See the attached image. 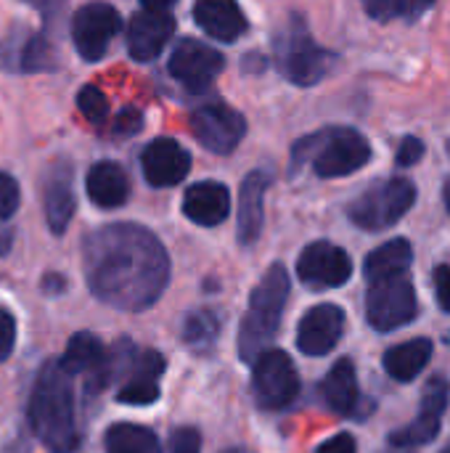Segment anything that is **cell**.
Returning a JSON list of instances; mask_svg holds the SVG:
<instances>
[{"label":"cell","instance_id":"6da1fadb","mask_svg":"<svg viewBox=\"0 0 450 453\" xmlns=\"http://www.w3.org/2000/svg\"><path fill=\"white\" fill-rule=\"evenodd\" d=\"M82 271L95 300L125 313H141L167 289L170 257L149 228L111 223L85 236Z\"/></svg>","mask_w":450,"mask_h":453},{"label":"cell","instance_id":"7a4b0ae2","mask_svg":"<svg viewBox=\"0 0 450 453\" xmlns=\"http://www.w3.org/2000/svg\"><path fill=\"white\" fill-rule=\"evenodd\" d=\"M29 427L50 453H72L77 449L74 419V377L56 361H48L29 395Z\"/></svg>","mask_w":450,"mask_h":453},{"label":"cell","instance_id":"3957f363","mask_svg":"<svg viewBox=\"0 0 450 453\" xmlns=\"http://www.w3.org/2000/svg\"><path fill=\"white\" fill-rule=\"evenodd\" d=\"M289 300V273L281 263H273L260 284L249 295V308L241 319L239 332V356L244 361H255L265 353L281 326L284 305Z\"/></svg>","mask_w":450,"mask_h":453},{"label":"cell","instance_id":"277c9868","mask_svg":"<svg viewBox=\"0 0 450 453\" xmlns=\"http://www.w3.org/2000/svg\"><path fill=\"white\" fill-rule=\"evenodd\" d=\"M369 159H371V146L358 130L324 127L294 143L292 173L310 162L318 178H342L358 173Z\"/></svg>","mask_w":450,"mask_h":453},{"label":"cell","instance_id":"5b68a950","mask_svg":"<svg viewBox=\"0 0 450 453\" xmlns=\"http://www.w3.org/2000/svg\"><path fill=\"white\" fill-rule=\"evenodd\" d=\"M273 58L278 72L300 88H310L321 82L334 64V56L313 40L302 16H292L276 32Z\"/></svg>","mask_w":450,"mask_h":453},{"label":"cell","instance_id":"8992f818","mask_svg":"<svg viewBox=\"0 0 450 453\" xmlns=\"http://www.w3.org/2000/svg\"><path fill=\"white\" fill-rule=\"evenodd\" d=\"M164 356L156 350H135L122 340L109 348V382H119L117 401L130 406H151L159 401V380L164 374Z\"/></svg>","mask_w":450,"mask_h":453},{"label":"cell","instance_id":"52a82bcc","mask_svg":"<svg viewBox=\"0 0 450 453\" xmlns=\"http://www.w3.org/2000/svg\"><path fill=\"white\" fill-rule=\"evenodd\" d=\"M416 202V186L406 178H390L363 191L347 210L350 220L363 231H385L395 226Z\"/></svg>","mask_w":450,"mask_h":453},{"label":"cell","instance_id":"ba28073f","mask_svg":"<svg viewBox=\"0 0 450 453\" xmlns=\"http://www.w3.org/2000/svg\"><path fill=\"white\" fill-rule=\"evenodd\" d=\"M252 393L257 406L265 411H281L294 403V398L300 395V374L284 350L268 348L255 358Z\"/></svg>","mask_w":450,"mask_h":453},{"label":"cell","instance_id":"9c48e42d","mask_svg":"<svg viewBox=\"0 0 450 453\" xmlns=\"http://www.w3.org/2000/svg\"><path fill=\"white\" fill-rule=\"evenodd\" d=\"M419 313L416 292L411 281L403 276L371 281V289L366 295V319L377 332H393L414 321Z\"/></svg>","mask_w":450,"mask_h":453},{"label":"cell","instance_id":"30bf717a","mask_svg":"<svg viewBox=\"0 0 450 453\" xmlns=\"http://www.w3.org/2000/svg\"><path fill=\"white\" fill-rule=\"evenodd\" d=\"M119 29H122L119 11L101 0L77 8V13L72 16V42H74L77 53L90 64H95L106 56V50Z\"/></svg>","mask_w":450,"mask_h":453},{"label":"cell","instance_id":"8fae6325","mask_svg":"<svg viewBox=\"0 0 450 453\" xmlns=\"http://www.w3.org/2000/svg\"><path fill=\"white\" fill-rule=\"evenodd\" d=\"M225 66V58L220 50H215L212 45L194 40V37H183L175 42L172 53H170V74L188 90L194 93H204L212 88V82L220 77Z\"/></svg>","mask_w":450,"mask_h":453},{"label":"cell","instance_id":"7c38bea8","mask_svg":"<svg viewBox=\"0 0 450 453\" xmlns=\"http://www.w3.org/2000/svg\"><path fill=\"white\" fill-rule=\"evenodd\" d=\"M191 133L207 151L231 154L247 135V119L225 104H207L191 114Z\"/></svg>","mask_w":450,"mask_h":453},{"label":"cell","instance_id":"4fadbf2b","mask_svg":"<svg viewBox=\"0 0 450 453\" xmlns=\"http://www.w3.org/2000/svg\"><path fill=\"white\" fill-rule=\"evenodd\" d=\"M297 276L310 289H337L353 276L350 255L332 242H313L297 260Z\"/></svg>","mask_w":450,"mask_h":453},{"label":"cell","instance_id":"5bb4252c","mask_svg":"<svg viewBox=\"0 0 450 453\" xmlns=\"http://www.w3.org/2000/svg\"><path fill=\"white\" fill-rule=\"evenodd\" d=\"M58 364L72 377H82L93 393H101L109 385V353L103 342L90 332H77L66 342V350L58 358Z\"/></svg>","mask_w":450,"mask_h":453},{"label":"cell","instance_id":"9a60e30c","mask_svg":"<svg viewBox=\"0 0 450 453\" xmlns=\"http://www.w3.org/2000/svg\"><path fill=\"white\" fill-rule=\"evenodd\" d=\"M345 332V311L332 303L310 308L297 329V348L305 356H326L337 348Z\"/></svg>","mask_w":450,"mask_h":453},{"label":"cell","instance_id":"2e32d148","mask_svg":"<svg viewBox=\"0 0 450 453\" xmlns=\"http://www.w3.org/2000/svg\"><path fill=\"white\" fill-rule=\"evenodd\" d=\"M143 178L154 188L178 186L191 170V154L172 138H154L141 154Z\"/></svg>","mask_w":450,"mask_h":453},{"label":"cell","instance_id":"e0dca14e","mask_svg":"<svg viewBox=\"0 0 450 453\" xmlns=\"http://www.w3.org/2000/svg\"><path fill=\"white\" fill-rule=\"evenodd\" d=\"M175 32V19L170 16V11H138L133 19H130V27H127V53L146 64V61H154L164 45L170 42Z\"/></svg>","mask_w":450,"mask_h":453},{"label":"cell","instance_id":"ac0fdd59","mask_svg":"<svg viewBox=\"0 0 450 453\" xmlns=\"http://www.w3.org/2000/svg\"><path fill=\"white\" fill-rule=\"evenodd\" d=\"M74 186H72V167L69 162H56L42 183V212H45V223L48 228L61 236L72 218H74Z\"/></svg>","mask_w":450,"mask_h":453},{"label":"cell","instance_id":"d6986e66","mask_svg":"<svg viewBox=\"0 0 450 453\" xmlns=\"http://www.w3.org/2000/svg\"><path fill=\"white\" fill-rule=\"evenodd\" d=\"M271 188L268 170H252L239 188V215H236V234L244 247L255 244L263 234L265 220V194Z\"/></svg>","mask_w":450,"mask_h":453},{"label":"cell","instance_id":"ffe728a7","mask_svg":"<svg viewBox=\"0 0 450 453\" xmlns=\"http://www.w3.org/2000/svg\"><path fill=\"white\" fill-rule=\"evenodd\" d=\"M183 215L204 228L225 223L231 215V191L217 180H199L183 194Z\"/></svg>","mask_w":450,"mask_h":453},{"label":"cell","instance_id":"44dd1931","mask_svg":"<svg viewBox=\"0 0 450 453\" xmlns=\"http://www.w3.org/2000/svg\"><path fill=\"white\" fill-rule=\"evenodd\" d=\"M56 48L45 35L27 32L16 40L0 42V69H16V72H50L56 69Z\"/></svg>","mask_w":450,"mask_h":453},{"label":"cell","instance_id":"7402d4cb","mask_svg":"<svg viewBox=\"0 0 450 453\" xmlns=\"http://www.w3.org/2000/svg\"><path fill=\"white\" fill-rule=\"evenodd\" d=\"M194 19L204 35L220 42H233L247 32V16L236 0H196Z\"/></svg>","mask_w":450,"mask_h":453},{"label":"cell","instance_id":"603a6c76","mask_svg":"<svg viewBox=\"0 0 450 453\" xmlns=\"http://www.w3.org/2000/svg\"><path fill=\"white\" fill-rule=\"evenodd\" d=\"M85 191L90 196V202L101 210H117L127 202L130 196V180L127 173L117 165V162H95L88 170L85 178Z\"/></svg>","mask_w":450,"mask_h":453},{"label":"cell","instance_id":"cb8c5ba5","mask_svg":"<svg viewBox=\"0 0 450 453\" xmlns=\"http://www.w3.org/2000/svg\"><path fill=\"white\" fill-rule=\"evenodd\" d=\"M321 390H324L326 406H329L334 414H339V417L355 414L361 393H358V377H355L353 361H350V358L337 361V364L332 366V372L326 374Z\"/></svg>","mask_w":450,"mask_h":453},{"label":"cell","instance_id":"d4e9b609","mask_svg":"<svg viewBox=\"0 0 450 453\" xmlns=\"http://www.w3.org/2000/svg\"><path fill=\"white\" fill-rule=\"evenodd\" d=\"M430 358H432V342L419 337V340H408V342L390 348L385 353V369L393 380L411 382L430 364Z\"/></svg>","mask_w":450,"mask_h":453},{"label":"cell","instance_id":"484cf974","mask_svg":"<svg viewBox=\"0 0 450 453\" xmlns=\"http://www.w3.org/2000/svg\"><path fill=\"white\" fill-rule=\"evenodd\" d=\"M414 260V250L406 239H393L382 247H377L363 265V273L369 281H382V279H393V276H403L411 268Z\"/></svg>","mask_w":450,"mask_h":453},{"label":"cell","instance_id":"4316f807","mask_svg":"<svg viewBox=\"0 0 450 453\" xmlns=\"http://www.w3.org/2000/svg\"><path fill=\"white\" fill-rule=\"evenodd\" d=\"M103 446L106 453H162V443L154 430L130 422L111 425L103 435Z\"/></svg>","mask_w":450,"mask_h":453},{"label":"cell","instance_id":"83f0119b","mask_svg":"<svg viewBox=\"0 0 450 453\" xmlns=\"http://www.w3.org/2000/svg\"><path fill=\"white\" fill-rule=\"evenodd\" d=\"M220 337V319L212 311H194L183 321V342L196 350L207 353Z\"/></svg>","mask_w":450,"mask_h":453},{"label":"cell","instance_id":"f1b7e54d","mask_svg":"<svg viewBox=\"0 0 450 453\" xmlns=\"http://www.w3.org/2000/svg\"><path fill=\"white\" fill-rule=\"evenodd\" d=\"M440 422H443V417L430 414V411H422L416 422H411L408 427L393 433L390 441H393V446H403V449H408V446H424V443H430V441L438 438Z\"/></svg>","mask_w":450,"mask_h":453},{"label":"cell","instance_id":"f546056e","mask_svg":"<svg viewBox=\"0 0 450 453\" xmlns=\"http://www.w3.org/2000/svg\"><path fill=\"white\" fill-rule=\"evenodd\" d=\"M77 109L82 111V117L93 125H103L109 117V98L103 96L101 88L95 85H85L77 93Z\"/></svg>","mask_w":450,"mask_h":453},{"label":"cell","instance_id":"4dcf8cb0","mask_svg":"<svg viewBox=\"0 0 450 453\" xmlns=\"http://www.w3.org/2000/svg\"><path fill=\"white\" fill-rule=\"evenodd\" d=\"M450 398V385L443 377H435L427 382L424 393H422V411H430V414H438L443 417V411L448 409Z\"/></svg>","mask_w":450,"mask_h":453},{"label":"cell","instance_id":"1f68e13d","mask_svg":"<svg viewBox=\"0 0 450 453\" xmlns=\"http://www.w3.org/2000/svg\"><path fill=\"white\" fill-rule=\"evenodd\" d=\"M19 202H21V191H19L16 178L0 170V223L13 218V212L19 210Z\"/></svg>","mask_w":450,"mask_h":453},{"label":"cell","instance_id":"d6a6232c","mask_svg":"<svg viewBox=\"0 0 450 453\" xmlns=\"http://www.w3.org/2000/svg\"><path fill=\"white\" fill-rule=\"evenodd\" d=\"M366 13L377 21H393L395 16L406 13L408 0H361Z\"/></svg>","mask_w":450,"mask_h":453},{"label":"cell","instance_id":"836d02e7","mask_svg":"<svg viewBox=\"0 0 450 453\" xmlns=\"http://www.w3.org/2000/svg\"><path fill=\"white\" fill-rule=\"evenodd\" d=\"M170 453H202V435L196 427H178L170 435Z\"/></svg>","mask_w":450,"mask_h":453},{"label":"cell","instance_id":"e575fe53","mask_svg":"<svg viewBox=\"0 0 450 453\" xmlns=\"http://www.w3.org/2000/svg\"><path fill=\"white\" fill-rule=\"evenodd\" d=\"M141 127H143V114L138 109H133V106L122 109L114 117V122H111V133L114 135H135Z\"/></svg>","mask_w":450,"mask_h":453},{"label":"cell","instance_id":"d590c367","mask_svg":"<svg viewBox=\"0 0 450 453\" xmlns=\"http://www.w3.org/2000/svg\"><path fill=\"white\" fill-rule=\"evenodd\" d=\"M16 345V319L11 316V311L0 308V361H5L13 353Z\"/></svg>","mask_w":450,"mask_h":453},{"label":"cell","instance_id":"8d00e7d4","mask_svg":"<svg viewBox=\"0 0 450 453\" xmlns=\"http://www.w3.org/2000/svg\"><path fill=\"white\" fill-rule=\"evenodd\" d=\"M422 157H424V143H422L419 138L408 135V138H403V143L398 146L395 162H398L400 167H411V165H416Z\"/></svg>","mask_w":450,"mask_h":453},{"label":"cell","instance_id":"74e56055","mask_svg":"<svg viewBox=\"0 0 450 453\" xmlns=\"http://www.w3.org/2000/svg\"><path fill=\"white\" fill-rule=\"evenodd\" d=\"M435 297L440 303V308L450 313V268L440 265L435 268Z\"/></svg>","mask_w":450,"mask_h":453},{"label":"cell","instance_id":"f35d334b","mask_svg":"<svg viewBox=\"0 0 450 453\" xmlns=\"http://www.w3.org/2000/svg\"><path fill=\"white\" fill-rule=\"evenodd\" d=\"M316 453H358V443H355L353 435L339 433V435H334L332 441H326Z\"/></svg>","mask_w":450,"mask_h":453},{"label":"cell","instance_id":"ab89813d","mask_svg":"<svg viewBox=\"0 0 450 453\" xmlns=\"http://www.w3.org/2000/svg\"><path fill=\"white\" fill-rule=\"evenodd\" d=\"M21 3L32 5V8H34V11H40L45 19H53V16H58V13H61V8H64V3H66V0H21Z\"/></svg>","mask_w":450,"mask_h":453},{"label":"cell","instance_id":"60d3db41","mask_svg":"<svg viewBox=\"0 0 450 453\" xmlns=\"http://www.w3.org/2000/svg\"><path fill=\"white\" fill-rule=\"evenodd\" d=\"M64 289H66V279H64V276H58V273H45V276H42V292H45V295H53V297H56V295H61Z\"/></svg>","mask_w":450,"mask_h":453},{"label":"cell","instance_id":"b9f144b4","mask_svg":"<svg viewBox=\"0 0 450 453\" xmlns=\"http://www.w3.org/2000/svg\"><path fill=\"white\" fill-rule=\"evenodd\" d=\"M432 3H435V0H408L406 11H408V16H411V19H416V16H422Z\"/></svg>","mask_w":450,"mask_h":453},{"label":"cell","instance_id":"7bdbcfd3","mask_svg":"<svg viewBox=\"0 0 450 453\" xmlns=\"http://www.w3.org/2000/svg\"><path fill=\"white\" fill-rule=\"evenodd\" d=\"M143 3V8H149V11H170L178 0H141Z\"/></svg>","mask_w":450,"mask_h":453},{"label":"cell","instance_id":"ee69618b","mask_svg":"<svg viewBox=\"0 0 450 453\" xmlns=\"http://www.w3.org/2000/svg\"><path fill=\"white\" fill-rule=\"evenodd\" d=\"M8 247H11V236H8V234H5V236L0 234V255H5V252H8Z\"/></svg>","mask_w":450,"mask_h":453},{"label":"cell","instance_id":"f6af8a7d","mask_svg":"<svg viewBox=\"0 0 450 453\" xmlns=\"http://www.w3.org/2000/svg\"><path fill=\"white\" fill-rule=\"evenodd\" d=\"M446 207H448V212H450V180L446 183Z\"/></svg>","mask_w":450,"mask_h":453}]
</instances>
